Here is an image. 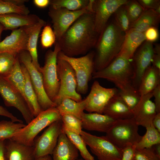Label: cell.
I'll return each instance as SVG.
<instances>
[{
  "label": "cell",
  "mask_w": 160,
  "mask_h": 160,
  "mask_svg": "<svg viewBox=\"0 0 160 160\" xmlns=\"http://www.w3.org/2000/svg\"><path fill=\"white\" fill-rule=\"evenodd\" d=\"M152 123L155 128L160 132V113H157L153 120Z\"/></svg>",
  "instance_id": "f907efd6"
},
{
  "label": "cell",
  "mask_w": 160,
  "mask_h": 160,
  "mask_svg": "<svg viewBox=\"0 0 160 160\" xmlns=\"http://www.w3.org/2000/svg\"><path fill=\"white\" fill-rule=\"evenodd\" d=\"M99 36L95 28L94 13H88L80 16L56 41L65 55L75 57L89 52Z\"/></svg>",
  "instance_id": "6da1fadb"
},
{
  "label": "cell",
  "mask_w": 160,
  "mask_h": 160,
  "mask_svg": "<svg viewBox=\"0 0 160 160\" xmlns=\"http://www.w3.org/2000/svg\"><path fill=\"white\" fill-rule=\"evenodd\" d=\"M95 52H89L84 56L76 57L67 56L61 51L57 57L67 62L74 71L76 76V91L79 94H86L88 91V83L95 71Z\"/></svg>",
  "instance_id": "5b68a950"
},
{
  "label": "cell",
  "mask_w": 160,
  "mask_h": 160,
  "mask_svg": "<svg viewBox=\"0 0 160 160\" xmlns=\"http://www.w3.org/2000/svg\"><path fill=\"white\" fill-rule=\"evenodd\" d=\"M28 36L27 26L12 30L9 35L0 41V53L18 55L20 52L26 50Z\"/></svg>",
  "instance_id": "ac0fdd59"
},
{
  "label": "cell",
  "mask_w": 160,
  "mask_h": 160,
  "mask_svg": "<svg viewBox=\"0 0 160 160\" xmlns=\"http://www.w3.org/2000/svg\"><path fill=\"white\" fill-rule=\"evenodd\" d=\"M46 25L45 21L40 19L38 22L34 24L27 26L28 36L26 50L29 53L31 57L33 64L40 73L41 67L38 61L37 42L41 29Z\"/></svg>",
  "instance_id": "603a6c76"
},
{
  "label": "cell",
  "mask_w": 160,
  "mask_h": 160,
  "mask_svg": "<svg viewBox=\"0 0 160 160\" xmlns=\"http://www.w3.org/2000/svg\"><path fill=\"white\" fill-rule=\"evenodd\" d=\"M61 119V115L57 107L42 111L15 134L11 139L27 146H33L35 138L41 131Z\"/></svg>",
  "instance_id": "277c9868"
},
{
  "label": "cell",
  "mask_w": 160,
  "mask_h": 160,
  "mask_svg": "<svg viewBox=\"0 0 160 160\" xmlns=\"http://www.w3.org/2000/svg\"><path fill=\"white\" fill-rule=\"evenodd\" d=\"M77 160H82V159H77Z\"/></svg>",
  "instance_id": "6f0895ef"
},
{
  "label": "cell",
  "mask_w": 160,
  "mask_h": 160,
  "mask_svg": "<svg viewBox=\"0 0 160 160\" xmlns=\"http://www.w3.org/2000/svg\"><path fill=\"white\" fill-rule=\"evenodd\" d=\"M62 129L71 142L79 152L85 160H95L87 148V145L81 135L63 128Z\"/></svg>",
  "instance_id": "d6a6232c"
},
{
  "label": "cell",
  "mask_w": 160,
  "mask_h": 160,
  "mask_svg": "<svg viewBox=\"0 0 160 160\" xmlns=\"http://www.w3.org/2000/svg\"><path fill=\"white\" fill-rule=\"evenodd\" d=\"M4 30V27L0 23V41H1V34Z\"/></svg>",
  "instance_id": "9f6ffc18"
},
{
  "label": "cell",
  "mask_w": 160,
  "mask_h": 160,
  "mask_svg": "<svg viewBox=\"0 0 160 160\" xmlns=\"http://www.w3.org/2000/svg\"><path fill=\"white\" fill-rule=\"evenodd\" d=\"M94 0H90L89 5L81 10L72 11L65 8H54L50 6L48 15L50 18L56 41H58L70 27L82 15L94 13L93 6Z\"/></svg>",
  "instance_id": "9c48e42d"
},
{
  "label": "cell",
  "mask_w": 160,
  "mask_h": 160,
  "mask_svg": "<svg viewBox=\"0 0 160 160\" xmlns=\"http://www.w3.org/2000/svg\"><path fill=\"white\" fill-rule=\"evenodd\" d=\"M151 64L153 67L160 71V55L154 54L152 59Z\"/></svg>",
  "instance_id": "681fc988"
},
{
  "label": "cell",
  "mask_w": 160,
  "mask_h": 160,
  "mask_svg": "<svg viewBox=\"0 0 160 160\" xmlns=\"http://www.w3.org/2000/svg\"><path fill=\"white\" fill-rule=\"evenodd\" d=\"M152 147L156 153L160 156V143L156 144Z\"/></svg>",
  "instance_id": "f5cc1de1"
},
{
  "label": "cell",
  "mask_w": 160,
  "mask_h": 160,
  "mask_svg": "<svg viewBox=\"0 0 160 160\" xmlns=\"http://www.w3.org/2000/svg\"><path fill=\"white\" fill-rule=\"evenodd\" d=\"M90 0H52L50 4L52 7L65 8L72 11L83 9L88 6Z\"/></svg>",
  "instance_id": "e575fe53"
},
{
  "label": "cell",
  "mask_w": 160,
  "mask_h": 160,
  "mask_svg": "<svg viewBox=\"0 0 160 160\" xmlns=\"http://www.w3.org/2000/svg\"><path fill=\"white\" fill-rule=\"evenodd\" d=\"M160 85V71L151 65L145 70L141 79L138 90L142 96L151 92Z\"/></svg>",
  "instance_id": "484cf974"
},
{
  "label": "cell",
  "mask_w": 160,
  "mask_h": 160,
  "mask_svg": "<svg viewBox=\"0 0 160 160\" xmlns=\"http://www.w3.org/2000/svg\"><path fill=\"white\" fill-rule=\"evenodd\" d=\"M153 97H154V104L157 113H160V85L152 91Z\"/></svg>",
  "instance_id": "bcb514c9"
},
{
  "label": "cell",
  "mask_w": 160,
  "mask_h": 160,
  "mask_svg": "<svg viewBox=\"0 0 160 160\" xmlns=\"http://www.w3.org/2000/svg\"><path fill=\"white\" fill-rule=\"evenodd\" d=\"M87 102V97L79 102L66 98L64 99L57 108L60 113L70 115L81 119Z\"/></svg>",
  "instance_id": "f1b7e54d"
},
{
  "label": "cell",
  "mask_w": 160,
  "mask_h": 160,
  "mask_svg": "<svg viewBox=\"0 0 160 160\" xmlns=\"http://www.w3.org/2000/svg\"><path fill=\"white\" fill-rule=\"evenodd\" d=\"M125 35L114 20L108 23L96 44L94 60L95 71L109 65L118 55ZM94 71V72H95Z\"/></svg>",
  "instance_id": "7a4b0ae2"
},
{
  "label": "cell",
  "mask_w": 160,
  "mask_h": 160,
  "mask_svg": "<svg viewBox=\"0 0 160 160\" xmlns=\"http://www.w3.org/2000/svg\"><path fill=\"white\" fill-rule=\"evenodd\" d=\"M154 54L153 43L145 41L136 51L132 59L134 72L132 85L138 90L142 77L151 65Z\"/></svg>",
  "instance_id": "2e32d148"
},
{
  "label": "cell",
  "mask_w": 160,
  "mask_h": 160,
  "mask_svg": "<svg viewBox=\"0 0 160 160\" xmlns=\"http://www.w3.org/2000/svg\"><path fill=\"white\" fill-rule=\"evenodd\" d=\"M136 148L134 145L129 144L122 149L121 160H136L135 157Z\"/></svg>",
  "instance_id": "ee69618b"
},
{
  "label": "cell",
  "mask_w": 160,
  "mask_h": 160,
  "mask_svg": "<svg viewBox=\"0 0 160 160\" xmlns=\"http://www.w3.org/2000/svg\"><path fill=\"white\" fill-rule=\"evenodd\" d=\"M0 94L5 105L18 110L27 124L34 118L23 97L4 77L1 76Z\"/></svg>",
  "instance_id": "7c38bea8"
},
{
  "label": "cell",
  "mask_w": 160,
  "mask_h": 160,
  "mask_svg": "<svg viewBox=\"0 0 160 160\" xmlns=\"http://www.w3.org/2000/svg\"><path fill=\"white\" fill-rule=\"evenodd\" d=\"M33 1L36 6L41 8L46 7L50 4V0H34Z\"/></svg>",
  "instance_id": "816d5d0a"
},
{
  "label": "cell",
  "mask_w": 160,
  "mask_h": 160,
  "mask_svg": "<svg viewBox=\"0 0 160 160\" xmlns=\"http://www.w3.org/2000/svg\"><path fill=\"white\" fill-rule=\"evenodd\" d=\"M133 69L132 60L120 55L107 66L93 73L92 79H102L113 83L119 90L132 85Z\"/></svg>",
  "instance_id": "3957f363"
},
{
  "label": "cell",
  "mask_w": 160,
  "mask_h": 160,
  "mask_svg": "<svg viewBox=\"0 0 160 160\" xmlns=\"http://www.w3.org/2000/svg\"><path fill=\"white\" fill-rule=\"evenodd\" d=\"M80 135L98 160H121L122 149L105 136H98L82 130Z\"/></svg>",
  "instance_id": "30bf717a"
},
{
  "label": "cell",
  "mask_w": 160,
  "mask_h": 160,
  "mask_svg": "<svg viewBox=\"0 0 160 160\" xmlns=\"http://www.w3.org/2000/svg\"><path fill=\"white\" fill-rule=\"evenodd\" d=\"M17 56L7 52L0 53V76L5 77L9 73Z\"/></svg>",
  "instance_id": "74e56055"
},
{
  "label": "cell",
  "mask_w": 160,
  "mask_h": 160,
  "mask_svg": "<svg viewBox=\"0 0 160 160\" xmlns=\"http://www.w3.org/2000/svg\"><path fill=\"white\" fill-rule=\"evenodd\" d=\"M152 91L141 97L132 110L133 118L139 125L145 128L151 124L157 113L154 103L151 100Z\"/></svg>",
  "instance_id": "e0dca14e"
},
{
  "label": "cell",
  "mask_w": 160,
  "mask_h": 160,
  "mask_svg": "<svg viewBox=\"0 0 160 160\" xmlns=\"http://www.w3.org/2000/svg\"><path fill=\"white\" fill-rule=\"evenodd\" d=\"M0 160H8L5 141H0Z\"/></svg>",
  "instance_id": "c3c4849f"
},
{
  "label": "cell",
  "mask_w": 160,
  "mask_h": 160,
  "mask_svg": "<svg viewBox=\"0 0 160 160\" xmlns=\"http://www.w3.org/2000/svg\"><path fill=\"white\" fill-rule=\"evenodd\" d=\"M23 123L3 120L0 121V141L11 139L14 135L24 127Z\"/></svg>",
  "instance_id": "836d02e7"
},
{
  "label": "cell",
  "mask_w": 160,
  "mask_h": 160,
  "mask_svg": "<svg viewBox=\"0 0 160 160\" xmlns=\"http://www.w3.org/2000/svg\"><path fill=\"white\" fill-rule=\"evenodd\" d=\"M60 51L59 45L56 41L54 50H49L46 52L44 65L41 67V73L45 90L49 98L54 103L60 87L57 71V60L58 54Z\"/></svg>",
  "instance_id": "ba28073f"
},
{
  "label": "cell",
  "mask_w": 160,
  "mask_h": 160,
  "mask_svg": "<svg viewBox=\"0 0 160 160\" xmlns=\"http://www.w3.org/2000/svg\"><path fill=\"white\" fill-rule=\"evenodd\" d=\"M21 67L25 81L24 93L26 101L33 115L36 117L42 111L32 84L28 71L23 64L21 63Z\"/></svg>",
  "instance_id": "83f0119b"
},
{
  "label": "cell",
  "mask_w": 160,
  "mask_h": 160,
  "mask_svg": "<svg viewBox=\"0 0 160 160\" xmlns=\"http://www.w3.org/2000/svg\"><path fill=\"white\" fill-rule=\"evenodd\" d=\"M62 129L61 119L50 124L35 140L33 146L36 158L52 155Z\"/></svg>",
  "instance_id": "4fadbf2b"
},
{
  "label": "cell",
  "mask_w": 160,
  "mask_h": 160,
  "mask_svg": "<svg viewBox=\"0 0 160 160\" xmlns=\"http://www.w3.org/2000/svg\"><path fill=\"white\" fill-rule=\"evenodd\" d=\"M118 92L119 90L116 88H105L101 86L98 81H95L86 97L88 102L85 110L89 113L103 114L108 101Z\"/></svg>",
  "instance_id": "5bb4252c"
},
{
  "label": "cell",
  "mask_w": 160,
  "mask_h": 160,
  "mask_svg": "<svg viewBox=\"0 0 160 160\" xmlns=\"http://www.w3.org/2000/svg\"><path fill=\"white\" fill-rule=\"evenodd\" d=\"M137 1L144 9H153L160 15L159 0H138Z\"/></svg>",
  "instance_id": "7bdbcfd3"
},
{
  "label": "cell",
  "mask_w": 160,
  "mask_h": 160,
  "mask_svg": "<svg viewBox=\"0 0 160 160\" xmlns=\"http://www.w3.org/2000/svg\"><path fill=\"white\" fill-rule=\"evenodd\" d=\"M128 1V0H94L93 8L95 26L99 36L107 25L111 15L118 8Z\"/></svg>",
  "instance_id": "9a60e30c"
},
{
  "label": "cell",
  "mask_w": 160,
  "mask_h": 160,
  "mask_svg": "<svg viewBox=\"0 0 160 160\" xmlns=\"http://www.w3.org/2000/svg\"><path fill=\"white\" fill-rule=\"evenodd\" d=\"M57 71L60 87L54 103L57 106L66 98L77 102L81 101L82 100L81 95L76 90L77 81L75 73L70 64L66 61L57 57Z\"/></svg>",
  "instance_id": "52a82bcc"
},
{
  "label": "cell",
  "mask_w": 160,
  "mask_h": 160,
  "mask_svg": "<svg viewBox=\"0 0 160 160\" xmlns=\"http://www.w3.org/2000/svg\"><path fill=\"white\" fill-rule=\"evenodd\" d=\"M125 6L131 25L138 19L144 9L136 0H128Z\"/></svg>",
  "instance_id": "ab89813d"
},
{
  "label": "cell",
  "mask_w": 160,
  "mask_h": 160,
  "mask_svg": "<svg viewBox=\"0 0 160 160\" xmlns=\"http://www.w3.org/2000/svg\"><path fill=\"white\" fill-rule=\"evenodd\" d=\"M145 41L153 43L156 41L159 37V32L157 28L151 27L144 32Z\"/></svg>",
  "instance_id": "f6af8a7d"
},
{
  "label": "cell",
  "mask_w": 160,
  "mask_h": 160,
  "mask_svg": "<svg viewBox=\"0 0 160 160\" xmlns=\"http://www.w3.org/2000/svg\"><path fill=\"white\" fill-rule=\"evenodd\" d=\"M60 114L61 116L63 127L80 135L82 129L81 119L70 115Z\"/></svg>",
  "instance_id": "8d00e7d4"
},
{
  "label": "cell",
  "mask_w": 160,
  "mask_h": 160,
  "mask_svg": "<svg viewBox=\"0 0 160 160\" xmlns=\"http://www.w3.org/2000/svg\"><path fill=\"white\" fill-rule=\"evenodd\" d=\"M103 114L115 120L133 118L132 111L121 99L118 93L108 101Z\"/></svg>",
  "instance_id": "7402d4cb"
},
{
  "label": "cell",
  "mask_w": 160,
  "mask_h": 160,
  "mask_svg": "<svg viewBox=\"0 0 160 160\" xmlns=\"http://www.w3.org/2000/svg\"><path fill=\"white\" fill-rule=\"evenodd\" d=\"M40 19L34 14H5L0 15V23L4 27V30H13L34 24Z\"/></svg>",
  "instance_id": "44dd1931"
},
{
  "label": "cell",
  "mask_w": 160,
  "mask_h": 160,
  "mask_svg": "<svg viewBox=\"0 0 160 160\" xmlns=\"http://www.w3.org/2000/svg\"><path fill=\"white\" fill-rule=\"evenodd\" d=\"M56 41L55 34L51 26L46 25L44 26L41 35L42 46L44 48L51 47Z\"/></svg>",
  "instance_id": "60d3db41"
},
{
  "label": "cell",
  "mask_w": 160,
  "mask_h": 160,
  "mask_svg": "<svg viewBox=\"0 0 160 160\" xmlns=\"http://www.w3.org/2000/svg\"><path fill=\"white\" fill-rule=\"evenodd\" d=\"M145 41L144 33L130 28L125 33L124 39L118 55L132 60L138 47Z\"/></svg>",
  "instance_id": "cb8c5ba5"
},
{
  "label": "cell",
  "mask_w": 160,
  "mask_h": 160,
  "mask_svg": "<svg viewBox=\"0 0 160 160\" xmlns=\"http://www.w3.org/2000/svg\"><path fill=\"white\" fill-rule=\"evenodd\" d=\"M27 1L25 0H0V15L11 13L28 15L30 10L24 5Z\"/></svg>",
  "instance_id": "4dcf8cb0"
},
{
  "label": "cell",
  "mask_w": 160,
  "mask_h": 160,
  "mask_svg": "<svg viewBox=\"0 0 160 160\" xmlns=\"http://www.w3.org/2000/svg\"><path fill=\"white\" fill-rule=\"evenodd\" d=\"M160 21V14L153 9H145L138 19L130 25V28L144 33L150 27L157 28Z\"/></svg>",
  "instance_id": "4316f807"
},
{
  "label": "cell",
  "mask_w": 160,
  "mask_h": 160,
  "mask_svg": "<svg viewBox=\"0 0 160 160\" xmlns=\"http://www.w3.org/2000/svg\"><path fill=\"white\" fill-rule=\"evenodd\" d=\"M145 128V133L140 140L134 145L136 149L150 148L156 144L160 143V132L152 123Z\"/></svg>",
  "instance_id": "1f68e13d"
},
{
  "label": "cell",
  "mask_w": 160,
  "mask_h": 160,
  "mask_svg": "<svg viewBox=\"0 0 160 160\" xmlns=\"http://www.w3.org/2000/svg\"><path fill=\"white\" fill-rule=\"evenodd\" d=\"M20 63L17 55L11 72L4 77L20 93L26 101L24 93L25 81Z\"/></svg>",
  "instance_id": "f546056e"
},
{
  "label": "cell",
  "mask_w": 160,
  "mask_h": 160,
  "mask_svg": "<svg viewBox=\"0 0 160 160\" xmlns=\"http://www.w3.org/2000/svg\"><path fill=\"white\" fill-rule=\"evenodd\" d=\"M18 57L20 63L25 66L28 71L32 84L42 111L57 107L56 105L47 96L44 89L42 74L33 64L28 52L26 50L22 51L18 54Z\"/></svg>",
  "instance_id": "8fae6325"
},
{
  "label": "cell",
  "mask_w": 160,
  "mask_h": 160,
  "mask_svg": "<svg viewBox=\"0 0 160 160\" xmlns=\"http://www.w3.org/2000/svg\"><path fill=\"white\" fill-rule=\"evenodd\" d=\"M118 94L132 111L141 97L138 90L132 85L124 89L119 90Z\"/></svg>",
  "instance_id": "d590c367"
},
{
  "label": "cell",
  "mask_w": 160,
  "mask_h": 160,
  "mask_svg": "<svg viewBox=\"0 0 160 160\" xmlns=\"http://www.w3.org/2000/svg\"><path fill=\"white\" fill-rule=\"evenodd\" d=\"M135 157L136 160H160V156L156 153L152 147L136 149Z\"/></svg>",
  "instance_id": "b9f144b4"
},
{
  "label": "cell",
  "mask_w": 160,
  "mask_h": 160,
  "mask_svg": "<svg viewBox=\"0 0 160 160\" xmlns=\"http://www.w3.org/2000/svg\"><path fill=\"white\" fill-rule=\"evenodd\" d=\"M35 160H52L50 155H47L36 158Z\"/></svg>",
  "instance_id": "db71d44e"
},
{
  "label": "cell",
  "mask_w": 160,
  "mask_h": 160,
  "mask_svg": "<svg viewBox=\"0 0 160 160\" xmlns=\"http://www.w3.org/2000/svg\"><path fill=\"white\" fill-rule=\"evenodd\" d=\"M81 120L82 129L106 133L115 121L107 115L96 112H84Z\"/></svg>",
  "instance_id": "d6986e66"
},
{
  "label": "cell",
  "mask_w": 160,
  "mask_h": 160,
  "mask_svg": "<svg viewBox=\"0 0 160 160\" xmlns=\"http://www.w3.org/2000/svg\"><path fill=\"white\" fill-rule=\"evenodd\" d=\"M8 160H35L33 146H27L12 139L5 140Z\"/></svg>",
  "instance_id": "d4e9b609"
},
{
  "label": "cell",
  "mask_w": 160,
  "mask_h": 160,
  "mask_svg": "<svg viewBox=\"0 0 160 160\" xmlns=\"http://www.w3.org/2000/svg\"><path fill=\"white\" fill-rule=\"evenodd\" d=\"M138 126L133 118L115 120L105 136L122 149L128 145H135L141 139L142 136L138 133Z\"/></svg>",
  "instance_id": "8992f818"
},
{
  "label": "cell",
  "mask_w": 160,
  "mask_h": 160,
  "mask_svg": "<svg viewBox=\"0 0 160 160\" xmlns=\"http://www.w3.org/2000/svg\"><path fill=\"white\" fill-rule=\"evenodd\" d=\"M52 160H76L79 151L62 129L52 154Z\"/></svg>",
  "instance_id": "ffe728a7"
},
{
  "label": "cell",
  "mask_w": 160,
  "mask_h": 160,
  "mask_svg": "<svg viewBox=\"0 0 160 160\" xmlns=\"http://www.w3.org/2000/svg\"><path fill=\"white\" fill-rule=\"evenodd\" d=\"M0 115L7 117L15 122L23 123V121L15 116L6 108L0 105Z\"/></svg>",
  "instance_id": "7dc6e473"
},
{
  "label": "cell",
  "mask_w": 160,
  "mask_h": 160,
  "mask_svg": "<svg viewBox=\"0 0 160 160\" xmlns=\"http://www.w3.org/2000/svg\"><path fill=\"white\" fill-rule=\"evenodd\" d=\"M153 49L154 54L160 55V46L159 44H156L154 47H153Z\"/></svg>",
  "instance_id": "11a10c76"
},
{
  "label": "cell",
  "mask_w": 160,
  "mask_h": 160,
  "mask_svg": "<svg viewBox=\"0 0 160 160\" xmlns=\"http://www.w3.org/2000/svg\"><path fill=\"white\" fill-rule=\"evenodd\" d=\"M113 14L115 21L121 30L125 33L129 29L130 23L125 4L118 8Z\"/></svg>",
  "instance_id": "f35d334b"
}]
</instances>
